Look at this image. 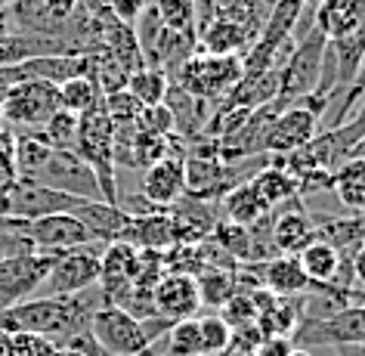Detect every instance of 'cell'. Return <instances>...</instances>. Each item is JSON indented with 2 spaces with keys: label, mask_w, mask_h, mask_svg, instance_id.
I'll use <instances>...</instances> for the list:
<instances>
[{
  "label": "cell",
  "mask_w": 365,
  "mask_h": 356,
  "mask_svg": "<svg viewBox=\"0 0 365 356\" xmlns=\"http://www.w3.org/2000/svg\"><path fill=\"white\" fill-rule=\"evenodd\" d=\"M90 313L84 295L75 297H29L10 310H0V332L4 335H38L62 347L90 328Z\"/></svg>",
  "instance_id": "obj_1"
},
{
  "label": "cell",
  "mask_w": 365,
  "mask_h": 356,
  "mask_svg": "<svg viewBox=\"0 0 365 356\" xmlns=\"http://www.w3.org/2000/svg\"><path fill=\"white\" fill-rule=\"evenodd\" d=\"M112 143H115V121L106 115L103 103L78 118V143L75 152L84 158V164L93 171L103 202L118 205V180H115V161H112Z\"/></svg>",
  "instance_id": "obj_2"
},
{
  "label": "cell",
  "mask_w": 365,
  "mask_h": 356,
  "mask_svg": "<svg viewBox=\"0 0 365 356\" xmlns=\"http://www.w3.org/2000/svg\"><path fill=\"white\" fill-rule=\"evenodd\" d=\"M242 78V59L239 56H207V53H195L170 75V84L186 90L189 96L205 99V103L217 106L226 93L239 84Z\"/></svg>",
  "instance_id": "obj_3"
},
{
  "label": "cell",
  "mask_w": 365,
  "mask_h": 356,
  "mask_svg": "<svg viewBox=\"0 0 365 356\" xmlns=\"http://www.w3.org/2000/svg\"><path fill=\"white\" fill-rule=\"evenodd\" d=\"M59 112V87L47 81H19L0 96V121L10 131H41Z\"/></svg>",
  "instance_id": "obj_4"
},
{
  "label": "cell",
  "mask_w": 365,
  "mask_h": 356,
  "mask_svg": "<svg viewBox=\"0 0 365 356\" xmlns=\"http://www.w3.org/2000/svg\"><path fill=\"white\" fill-rule=\"evenodd\" d=\"M325 44H328V38L316 29V25L294 44V50H291L288 62L279 71V96L276 99L285 108L300 103V99L309 96L316 90L319 71H322Z\"/></svg>",
  "instance_id": "obj_5"
},
{
  "label": "cell",
  "mask_w": 365,
  "mask_h": 356,
  "mask_svg": "<svg viewBox=\"0 0 365 356\" xmlns=\"http://www.w3.org/2000/svg\"><path fill=\"white\" fill-rule=\"evenodd\" d=\"M99 254H103V245H87V248L56 254L47 279L41 282L38 291H43V297L84 295L99 282Z\"/></svg>",
  "instance_id": "obj_6"
},
{
  "label": "cell",
  "mask_w": 365,
  "mask_h": 356,
  "mask_svg": "<svg viewBox=\"0 0 365 356\" xmlns=\"http://www.w3.org/2000/svg\"><path fill=\"white\" fill-rule=\"evenodd\" d=\"M90 335L103 356H133L152 347L140 319L115 304H103L90 313Z\"/></svg>",
  "instance_id": "obj_7"
},
{
  "label": "cell",
  "mask_w": 365,
  "mask_h": 356,
  "mask_svg": "<svg viewBox=\"0 0 365 356\" xmlns=\"http://www.w3.org/2000/svg\"><path fill=\"white\" fill-rule=\"evenodd\" d=\"M34 183L59 189L66 195L75 198H87V202H103V193H99V183L93 177V171L84 164L78 152H66V149H53L50 158L43 161V168L34 173Z\"/></svg>",
  "instance_id": "obj_8"
},
{
  "label": "cell",
  "mask_w": 365,
  "mask_h": 356,
  "mask_svg": "<svg viewBox=\"0 0 365 356\" xmlns=\"http://www.w3.org/2000/svg\"><path fill=\"white\" fill-rule=\"evenodd\" d=\"M291 341L359 347L365 344V304H346L325 319H300Z\"/></svg>",
  "instance_id": "obj_9"
},
{
  "label": "cell",
  "mask_w": 365,
  "mask_h": 356,
  "mask_svg": "<svg viewBox=\"0 0 365 356\" xmlns=\"http://www.w3.org/2000/svg\"><path fill=\"white\" fill-rule=\"evenodd\" d=\"M25 235L31 239L38 254H66L87 248V245H103L75 214H47L38 220H25Z\"/></svg>",
  "instance_id": "obj_10"
},
{
  "label": "cell",
  "mask_w": 365,
  "mask_h": 356,
  "mask_svg": "<svg viewBox=\"0 0 365 356\" xmlns=\"http://www.w3.org/2000/svg\"><path fill=\"white\" fill-rule=\"evenodd\" d=\"M56 254H22V258L0 260V310H10L29 300L41 282L47 279Z\"/></svg>",
  "instance_id": "obj_11"
},
{
  "label": "cell",
  "mask_w": 365,
  "mask_h": 356,
  "mask_svg": "<svg viewBox=\"0 0 365 356\" xmlns=\"http://www.w3.org/2000/svg\"><path fill=\"white\" fill-rule=\"evenodd\" d=\"M313 242H319V230H316V220L309 217V211L300 205V198L285 208H279V211H272V226H269L272 254L297 258V254Z\"/></svg>",
  "instance_id": "obj_12"
},
{
  "label": "cell",
  "mask_w": 365,
  "mask_h": 356,
  "mask_svg": "<svg viewBox=\"0 0 365 356\" xmlns=\"http://www.w3.org/2000/svg\"><path fill=\"white\" fill-rule=\"evenodd\" d=\"M152 304H155V313L170 319V322L198 316L202 295H198L195 276H186V273H164L152 288Z\"/></svg>",
  "instance_id": "obj_13"
},
{
  "label": "cell",
  "mask_w": 365,
  "mask_h": 356,
  "mask_svg": "<svg viewBox=\"0 0 365 356\" xmlns=\"http://www.w3.org/2000/svg\"><path fill=\"white\" fill-rule=\"evenodd\" d=\"M316 133H319V118L309 112L307 106L294 103L272 121L267 140H263V152L267 155H288V152L300 149V146H307Z\"/></svg>",
  "instance_id": "obj_14"
},
{
  "label": "cell",
  "mask_w": 365,
  "mask_h": 356,
  "mask_svg": "<svg viewBox=\"0 0 365 356\" xmlns=\"http://www.w3.org/2000/svg\"><path fill=\"white\" fill-rule=\"evenodd\" d=\"M143 195L155 208H170L186 195V155L173 152L143 171Z\"/></svg>",
  "instance_id": "obj_15"
},
{
  "label": "cell",
  "mask_w": 365,
  "mask_h": 356,
  "mask_svg": "<svg viewBox=\"0 0 365 356\" xmlns=\"http://www.w3.org/2000/svg\"><path fill=\"white\" fill-rule=\"evenodd\" d=\"M68 214H75L78 220L93 233V239L103 242V245L121 242L127 226H130V214L121 211L118 205H108V202H87L84 198V202H78V208Z\"/></svg>",
  "instance_id": "obj_16"
},
{
  "label": "cell",
  "mask_w": 365,
  "mask_h": 356,
  "mask_svg": "<svg viewBox=\"0 0 365 356\" xmlns=\"http://www.w3.org/2000/svg\"><path fill=\"white\" fill-rule=\"evenodd\" d=\"M133 248H155V251H168L170 245H177V226H173V217L168 208H158L152 214L143 217H130V226H127L124 239Z\"/></svg>",
  "instance_id": "obj_17"
},
{
  "label": "cell",
  "mask_w": 365,
  "mask_h": 356,
  "mask_svg": "<svg viewBox=\"0 0 365 356\" xmlns=\"http://www.w3.org/2000/svg\"><path fill=\"white\" fill-rule=\"evenodd\" d=\"M257 282L260 288H267L269 295H279V297H294L309 291V279L304 276L297 258H288V254H276V258L263 260Z\"/></svg>",
  "instance_id": "obj_18"
},
{
  "label": "cell",
  "mask_w": 365,
  "mask_h": 356,
  "mask_svg": "<svg viewBox=\"0 0 365 356\" xmlns=\"http://www.w3.org/2000/svg\"><path fill=\"white\" fill-rule=\"evenodd\" d=\"M217 214H220V220H226V223L254 226V223H260L263 217H269L272 211L251 183H239L217 202Z\"/></svg>",
  "instance_id": "obj_19"
},
{
  "label": "cell",
  "mask_w": 365,
  "mask_h": 356,
  "mask_svg": "<svg viewBox=\"0 0 365 356\" xmlns=\"http://www.w3.org/2000/svg\"><path fill=\"white\" fill-rule=\"evenodd\" d=\"M248 183L260 193V198L269 205V211H279V208H285V205H291V202H297L300 198L294 177H291L285 168H276V164H272V155H269L267 168H260Z\"/></svg>",
  "instance_id": "obj_20"
},
{
  "label": "cell",
  "mask_w": 365,
  "mask_h": 356,
  "mask_svg": "<svg viewBox=\"0 0 365 356\" xmlns=\"http://www.w3.org/2000/svg\"><path fill=\"white\" fill-rule=\"evenodd\" d=\"M217 19H226L248 34L251 44L257 41V34L267 22V13L272 6V0H211Z\"/></svg>",
  "instance_id": "obj_21"
},
{
  "label": "cell",
  "mask_w": 365,
  "mask_h": 356,
  "mask_svg": "<svg viewBox=\"0 0 365 356\" xmlns=\"http://www.w3.org/2000/svg\"><path fill=\"white\" fill-rule=\"evenodd\" d=\"M248 47H251V38L239 25L226 19H214L198 34V53H207V56H242Z\"/></svg>",
  "instance_id": "obj_22"
},
{
  "label": "cell",
  "mask_w": 365,
  "mask_h": 356,
  "mask_svg": "<svg viewBox=\"0 0 365 356\" xmlns=\"http://www.w3.org/2000/svg\"><path fill=\"white\" fill-rule=\"evenodd\" d=\"M316 230H319V239L331 245L344 260H350V254L359 248V242L365 239V214L331 217V220L316 223Z\"/></svg>",
  "instance_id": "obj_23"
},
{
  "label": "cell",
  "mask_w": 365,
  "mask_h": 356,
  "mask_svg": "<svg viewBox=\"0 0 365 356\" xmlns=\"http://www.w3.org/2000/svg\"><path fill=\"white\" fill-rule=\"evenodd\" d=\"M331 189L346 211L365 214V161L346 158L341 168L331 173Z\"/></svg>",
  "instance_id": "obj_24"
},
{
  "label": "cell",
  "mask_w": 365,
  "mask_h": 356,
  "mask_svg": "<svg viewBox=\"0 0 365 356\" xmlns=\"http://www.w3.org/2000/svg\"><path fill=\"white\" fill-rule=\"evenodd\" d=\"M365 16V6L362 0H322L316 6V16H313V25L325 38H334L341 34L344 29H350Z\"/></svg>",
  "instance_id": "obj_25"
},
{
  "label": "cell",
  "mask_w": 365,
  "mask_h": 356,
  "mask_svg": "<svg viewBox=\"0 0 365 356\" xmlns=\"http://www.w3.org/2000/svg\"><path fill=\"white\" fill-rule=\"evenodd\" d=\"M198 282V295H202V307H214L220 310L226 300H230L239 288V276H235V270H220V267H205L202 273L195 276Z\"/></svg>",
  "instance_id": "obj_26"
},
{
  "label": "cell",
  "mask_w": 365,
  "mask_h": 356,
  "mask_svg": "<svg viewBox=\"0 0 365 356\" xmlns=\"http://www.w3.org/2000/svg\"><path fill=\"white\" fill-rule=\"evenodd\" d=\"M50 146L43 143L41 131H16V177L31 180L50 158Z\"/></svg>",
  "instance_id": "obj_27"
},
{
  "label": "cell",
  "mask_w": 365,
  "mask_h": 356,
  "mask_svg": "<svg viewBox=\"0 0 365 356\" xmlns=\"http://www.w3.org/2000/svg\"><path fill=\"white\" fill-rule=\"evenodd\" d=\"M300 13H304V4H300V0H272L257 41H269V44L288 41L291 34H294V25L300 19Z\"/></svg>",
  "instance_id": "obj_28"
},
{
  "label": "cell",
  "mask_w": 365,
  "mask_h": 356,
  "mask_svg": "<svg viewBox=\"0 0 365 356\" xmlns=\"http://www.w3.org/2000/svg\"><path fill=\"white\" fill-rule=\"evenodd\" d=\"M103 103V93H99L96 81L90 75H78L66 81V84H59V108H66L71 115H87L90 108H96Z\"/></svg>",
  "instance_id": "obj_29"
},
{
  "label": "cell",
  "mask_w": 365,
  "mask_h": 356,
  "mask_svg": "<svg viewBox=\"0 0 365 356\" xmlns=\"http://www.w3.org/2000/svg\"><path fill=\"white\" fill-rule=\"evenodd\" d=\"M127 90H130L143 106H158V103H164V96H168V90H170V75L164 68L145 66L127 78Z\"/></svg>",
  "instance_id": "obj_30"
},
{
  "label": "cell",
  "mask_w": 365,
  "mask_h": 356,
  "mask_svg": "<svg viewBox=\"0 0 365 356\" xmlns=\"http://www.w3.org/2000/svg\"><path fill=\"white\" fill-rule=\"evenodd\" d=\"M155 13L164 29L180 31V34H195V0H152Z\"/></svg>",
  "instance_id": "obj_31"
},
{
  "label": "cell",
  "mask_w": 365,
  "mask_h": 356,
  "mask_svg": "<svg viewBox=\"0 0 365 356\" xmlns=\"http://www.w3.org/2000/svg\"><path fill=\"white\" fill-rule=\"evenodd\" d=\"M41 136H43V143H47L50 149L75 152V143H78V115H71V112H66V108H59V112L41 127Z\"/></svg>",
  "instance_id": "obj_32"
},
{
  "label": "cell",
  "mask_w": 365,
  "mask_h": 356,
  "mask_svg": "<svg viewBox=\"0 0 365 356\" xmlns=\"http://www.w3.org/2000/svg\"><path fill=\"white\" fill-rule=\"evenodd\" d=\"M198 319V335H202V356H220L232 341V328L220 313H205Z\"/></svg>",
  "instance_id": "obj_33"
},
{
  "label": "cell",
  "mask_w": 365,
  "mask_h": 356,
  "mask_svg": "<svg viewBox=\"0 0 365 356\" xmlns=\"http://www.w3.org/2000/svg\"><path fill=\"white\" fill-rule=\"evenodd\" d=\"M22 254H34V245L29 235H25V220L0 217V260L22 258Z\"/></svg>",
  "instance_id": "obj_34"
},
{
  "label": "cell",
  "mask_w": 365,
  "mask_h": 356,
  "mask_svg": "<svg viewBox=\"0 0 365 356\" xmlns=\"http://www.w3.org/2000/svg\"><path fill=\"white\" fill-rule=\"evenodd\" d=\"M168 353L182 356H202V335H198V319H180L168 328Z\"/></svg>",
  "instance_id": "obj_35"
},
{
  "label": "cell",
  "mask_w": 365,
  "mask_h": 356,
  "mask_svg": "<svg viewBox=\"0 0 365 356\" xmlns=\"http://www.w3.org/2000/svg\"><path fill=\"white\" fill-rule=\"evenodd\" d=\"M103 108H106V115L115 121V127H121V124H133L136 118H140L143 103L130 93V90H115V93L103 96Z\"/></svg>",
  "instance_id": "obj_36"
},
{
  "label": "cell",
  "mask_w": 365,
  "mask_h": 356,
  "mask_svg": "<svg viewBox=\"0 0 365 356\" xmlns=\"http://www.w3.org/2000/svg\"><path fill=\"white\" fill-rule=\"evenodd\" d=\"M220 316L230 322V328L257 325V304H254L251 291H235V295L220 307Z\"/></svg>",
  "instance_id": "obj_37"
},
{
  "label": "cell",
  "mask_w": 365,
  "mask_h": 356,
  "mask_svg": "<svg viewBox=\"0 0 365 356\" xmlns=\"http://www.w3.org/2000/svg\"><path fill=\"white\" fill-rule=\"evenodd\" d=\"M136 131L149 133V136H173V115L170 108L158 103V106H143L140 118H136Z\"/></svg>",
  "instance_id": "obj_38"
},
{
  "label": "cell",
  "mask_w": 365,
  "mask_h": 356,
  "mask_svg": "<svg viewBox=\"0 0 365 356\" xmlns=\"http://www.w3.org/2000/svg\"><path fill=\"white\" fill-rule=\"evenodd\" d=\"M149 4H152V0H108V13H112L118 22L133 25L145 13V6H149Z\"/></svg>",
  "instance_id": "obj_39"
},
{
  "label": "cell",
  "mask_w": 365,
  "mask_h": 356,
  "mask_svg": "<svg viewBox=\"0 0 365 356\" xmlns=\"http://www.w3.org/2000/svg\"><path fill=\"white\" fill-rule=\"evenodd\" d=\"M0 173L16 177V131L0 124Z\"/></svg>",
  "instance_id": "obj_40"
},
{
  "label": "cell",
  "mask_w": 365,
  "mask_h": 356,
  "mask_svg": "<svg viewBox=\"0 0 365 356\" xmlns=\"http://www.w3.org/2000/svg\"><path fill=\"white\" fill-rule=\"evenodd\" d=\"M291 350H294L291 335H263L254 347V356H288Z\"/></svg>",
  "instance_id": "obj_41"
},
{
  "label": "cell",
  "mask_w": 365,
  "mask_h": 356,
  "mask_svg": "<svg viewBox=\"0 0 365 356\" xmlns=\"http://www.w3.org/2000/svg\"><path fill=\"white\" fill-rule=\"evenodd\" d=\"M350 270H353V282H359L365 288V239L359 242V248L350 254Z\"/></svg>",
  "instance_id": "obj_42"
},
{
  "label": "cell",
  "mask_w": 365,
  "mask_h": 356,
  "mask_svg": "<svg viewBox=\"0 0 365 356\" xmlns=\"http://www.w3.org/2000/svg\"><path fill=\"white\" fill-rule=\"evenodd\" d=\"M78 6L81 10H87V13H99V10H106L108 6V0H78Z\"/></svg>",
  "instance_id": "obj_43"
},
{
  "label": "cell",
  "mask_w": 365,
  "mask_h": 356,
  "mask_svg": "<svg viewBox=\"0 0 365 356\" xmlns=\"http://www.w3.org/2000/svg\"><path fill=\"white\" fill-rule=\"evenodd\" d=\"M356 103H359V106H356V115H350V118H353L356 124H362V131H365V93L356 99ZM350 118H346V121H350Z\"/></svg>",
  "instance_id": "obj_44"
},
{
  "label": "cell",
  "mask_w": 365,
  "mask_h": 356,
  "mask_svg": "<svg viewBox=\"0 0 365 356\" xmlns=\"http://www.w3.org/2000/svg\"><path fill=\"white\" fill-rule=\"evenodd\" d=\"M13 31V25H10V10H0V38L4 34H10Z\"/></svg>",
  "instance_id": "obj_45"
},
{
  "label": "cell",
  "mask_w": 365,
  "mask_h": 356,
  "mask_svg": "<svg viewBox=\"0 0 365 356\" xmlns=\"http://www.w3.org/2000/svg\"><path fill=\"white\" fill-rule=\"evenodd\" d=\"M350 158H359V161H365V136H362V140H359V143H356L353 149H350Z\"/></svg>",
  "instance_id": "obj_46"
},
{
  "label": "cell",
  "mask_w": 365,
  "mask_h": 356,
  "mask_svg": "<svg viewBox=\"0 0 365 356\" xmlns=\"http://www.w3.org/2000/svg\"><path fill=\"white\" fill-rule=\"evenodd\" d=\"M288 356H313V353H309V350H304V347H294V350H291Z\"/></svg>",
  "instance_id": "obj_47"
},
{
  "label": "cell",
  "mask_w": 365,
  "mask_h": 356,
  "mask_svg": "<svg viewBox=\"0 0 365 356\" xmlns=\"http://www.w3.org/2000/svg\"><path fill=\"white\" fill-rule=\"evenodd\" d=\"M300 4H304V6H313V10H316V6L322 4V0H300Z\"/></svg>",
  "instance_id": "obj_48"
},
{
  "label": "cell",
  "mask_w": 365,
  "mask_h": 356,
  "mask_svg": "<svg viewBox=\"0 0 365 356\" xmlns=\"http://www.w3.org/2000/svg\"><path fill=\"white\" fill-rule=\"evenodd\" d=\"M13 4H16V0H0V10H10Z\"/></svg>",
  "instance_id": "obj_49"
},
{
  "label": "cell",
  "mask_w": 365,
  "mask_h": 356,
  "mask_svg": "<svg viewBox=\"0 0 365 356\" xmlns=\"http://www.w3.org/2000/svg\"><path fill=\"white\" fill-rule=\"evenodd\" d=\"M4 90H6V87H4V81H0V96H4Z\"/></svg>",
  "instance_id": "obj_50"
},
{
  "label": "cell",
  "mask_w": 365,
  "mask_h": 356,
  "mask_svg": "<svg viewBox=\"0 0 365 356\" xmlns=\"http://www.w3.org/2000/svg\"><path fill=\"white\" fill-rule=\"evenodd\" d=\"M164 356H182V353H164Z\"/></svg>",
  "instance_id": "obj_51"
},
{
  "label": "cell",
  "mask_w": 365,
  "mask_h": 356,
  "mask_svg": "<svg viewBox=\"0 0 365 356\" xmlns=\"http://www.w3.org/2000/svg\"><path fill=\"white\" fill-rule=\"evenodd\" d=\"M362 6H365V0H362Z\"/></svg>",
  "instance_id": "obj_52"
}]
</instances>
